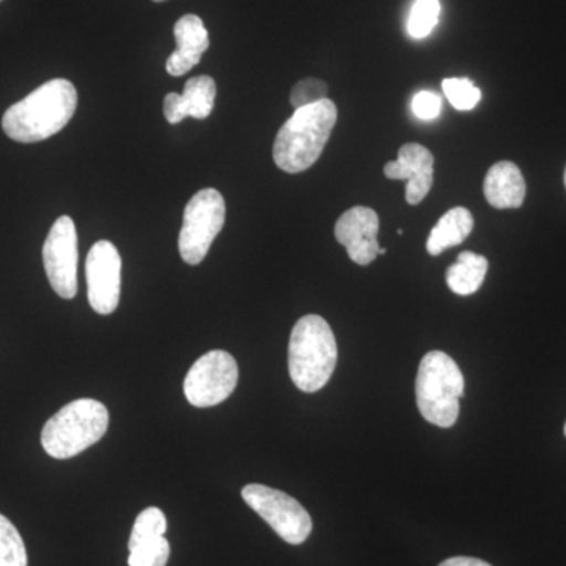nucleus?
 <instances>
[{"mask_svg":"<svg viewBox=\"0 0 566 566\" xmlns=\"http://www.w3.org/2000/svg\"><path fill=\"white\" fill-rule=\"evenodd\" d=\"M240 370L232 354L214 349L203 354L185 378L186 400L196 408H211L237 389Z\"/></svg>","mask_w":566,"mask_h":566,"instance_id":"nucleus-8","label":"nucleus"},{"mask_svg":"<svg viewBox=\"0 0 566 566\" xmlns=\"http://www.w3.org/2000/svg\"><path fill=\"white\" fill-rule=\"evenodd\" d=\"M379 255H386V249L379 248Z\"/></svg>","mask_w":566,"mask_h":566,"instance_id":"nucleus-26","label":"nucleus"},{"mask_svg":"<svg viewBox=\"0 0 566 566\" xmlns=\"http://www.w3.org/2000/svg\"><path fill=\"white\" fill-rule=\"evenodd\" d=\"M107 427L109 411L106 406L92 398H81L63 406L44 423L41 446L55 460H69L102 441Z\"/></svg>","mask_w":566,"mask_h":566,"instance_id":"nucleus-4","label":"nucleus"},{"mask_svg":"<svg viewBox=\"0 0 566 566\" xmlns=\"http://www.w3.org/2000/svg\"><path fill=\"white\" fill-rule=\"evenodd\" d=\"M87 296L93 311L111 315L117 311L122 292V256L111 241L92 245L85 262Z\"/></svg>","mask_w":566,"mask_h":566,"instance_id":"nucleus-10","label":"nucleus"},{"mask_svg":"<svg viewBox=\"0 0 566 566\" xmlns=\"http://www.w3.org/2000/svg\"><path fill=\"white\" fill-rule=\"evenodd\" d=\"M327 98V84L322 80H315V77H308L294 85L292 95H290V102L294 111L301 109V107L312 106L323 102Z\"/></svg>","mask_w":566,"mask_h":566,"instance_id":"nucleus-23","label":"nucleus"},{"mask_svg":"<svg viewBox=\"0 0 566 566\" xmlns=\"http://www.w3.org/2000/svg\"><path fill=\"white\" fill-rule=\"evenodd\" d=\"M0 566H28L24 539L3 515H0Z\"/></svg>","mask_w":566,"mask_h":566,"instance_id":"nucleus-19","label":"nucleus"},{"mask_svg":"<svg viewBox=\"0 0 566 566\" xmlns=\"http://www.w3.org/2000/svg\"><path fill=\"white\" fill-rule=\"evenodd\" d=\"M170 557V545L166 536L129 551V566H166Z\"/></svg>","mask_w":566,"mask_h":566,"instance_id":"nucleus-22","label":"nucleus"},{"mask_svg":"<svg viewBox=\"0 0 566 566\" xmlns=\"http://www.w3.org/2000/svg\"><path fill=\"white\" fill-rule=\"evenodd\" d=\"M439 566H493L475 557H450Z\"/></svg>","mask_w":566,"mask_h":566,"instance_id":"nucleus-25","label":"nucleus"},{"mask_svg":"<svg viewBox=\"0 0 566 566\" xmlns=\"http://www.w3.org/2000/svg\"><path fill=\"white\" fill-rule=\"evenodd\" d=\"M447 99L458 111H472L482 99V92L468 77H449L442 82Z\"/></svg>","mask_w":566,"mask_h":566,"instance_id":"nucleus-20","label":"nucleus"},{"mask_svg":"<svg viewBox=\"0 0 566 566\" xmlns=\"http://www.w3.org/2000/svg\"><path fill=\"white\" fill-rule=\"evenodd\" d=\"M474 229V216L465 208L457 207L447 211L428 234L427 251L438 256L449 248L464 243Z\"/></svg>","mask_w":566,"mask_h":566,"instance_id":"nucleus-16","label":"nucleus"},{"mask_svg":"<svg viewBox=\"0 0 566 566\" xmlns=\"http://www.w3.org/2000/svg\"><path fill=\"white\" fill-rule=\"evenodd\" d=\"M565 436H566V423H565Z\"/></svg>","mask_w":566,"mask_h":566,"instance_id":"nucleus-29","label":"nucleus"},{"mask_svg":"<svg viewBox=\"0 0 566 566\" xmlns=\"http://www.w3.org/2000/svg\"><path fill=\"white\" fill-rule=\"evenodd\" d=\"M526 180L515 163H495L488 170L483 193L486 202L495 210H515L526 199Z\"/></svg>","mask_w":566,"mask_h":566,"instance_id":"nucleus-15","label":"nucleus"},{"mask_svg":"<svg viewBox=\"0 0 566 566\" xmlns=\"http://www.w3.org/2000/svg\"><path fill=\"white\" fill-rule=\"evenodd\" d=\"M412 109H415L417 117L422 118V120H433L441 114L442 103L433 92L424 91L417 93L415 99H412Z\"/></svg>","mask_w":566,"mask_h":566,"instance_id":"nucleus-24","label":"nucleus"},{"mask_svg":"<svg viewBox=\"0 0 566 566\" xmlns=\"http://www.w3.org/2000/svg\"><path fill=\"white\" fill-rule=\"evenodd\" d=\"M338 349L329 323L319 315H305L292 331L289 370L294 386L314 394L329 382L337 365Z\"/></svg>","mask_w":566,"mask_h":566,"instance_id":"nucleus-3","label":"nucleus"},{"mask_svg":"<svg viewBox=\"0 0 566 566\" xmlns=\"http://www.w3.org/2000/svg\"><path fill=\"white\" fill-rule=\"evenodd\" d=\"M439 13H441L439 0H416L408 22L409 35L415 39H424L430 35L434 25L438 24Z\"/></svg>","mask_w":566,"mask_h":566,"instance_id":"nucleus-21","label":"nucleus"},{"mask_svg":"<svg viewBox=\"0 0 566 566\" xmlns=\"http://www.w3.org/2000/svg\"><path fill=\"white\" fill-rule=\"evenodd\" d=\"M216 82L210 76L191 77L185 84L181 95L169 93L164 99V115L170 125H177L185 118L203 120L214 109Z\"/></svg>","mask_w":566,"mask_h":566,"instance_id":"nucleus-14","label":"nucleus"},{"mask_svg":"<svg viewBox=\"0 0 566 566\" xmlns=\"http://www.w3.org/2000/svg\"><path fill=\"white\" fill-rule=\"evenodd\" d=\"M488 273V260L479 253L461 252L457 262L447 270L446 281L449 289L460 296L479 292Z\"/></svg>","mask_w":566,"mask_h":566,"instance_id":"nucleus-17","label":"nucleus"},{"mask_svg":"<svg viewBox=\"0 0 566 566\" xmlns=\"http://www.w3.org/2000/svg\"><path fill=\"white\" fill-rule=\"evenodd\" d=\"M337 115V106L327 98L294 111L275 137V166L286 174L311 169L329 142Z\"/></svg>","mask_w":566,"mask_h":566,"instance_id":"nucleus-2","label":"nucleus"},{"mask_svg":"<svg viewBox=\"0 0 566 566\" xmlns=\"http://www.w3.org/2000/svg\"><path fill=\"white\" fill-rule=\"evenodd\" d=\"M564 180H565V188H566V169H565V177H564Z\"/></svg>","mask_w":566,"mask_h":566,"instance_id":"nucleus-28","label":"nucleus"},{"mask_svg":"<svg viewBox=\"0 0 566 566\" xmlns=\"http://www.w3.org/2000/svg\"><path fill=\"white\" fill-rule=\"evenodd\" d=\"M0 2H2V0H0Z\"/></svg>","mask_w":566,"mask_h":566,"instance_id":"nucleus-30","label":"nucleus"},{"mask_svg":"<svg viewBox=\"0 0 566 566\" xmlns=\"http://www.w3.org/2000/svg\"><path fill=\"white\" fill-rule=\"evenodd\" d=\"M389 180H406V202L419 205L431 191L434 180L433 153L420 144H406L398 150L397 161L387 163Z\"/></svg>","mask_w":566,"mask_h":566,"instance_id":"nucleus-12","label":"nucleus"},{"mask_svg":"<svg viewBox=\"0 0 566 566\" xmlns=\"http://www.w3.org/2000/svg\"><path fill=\"white\" fill-rule=\"evenodd\" d=\"M166 531L167 520L163 510L156 509V506L145 509L144 512L136 517V523H134L132 536H129L128 543L129 551L161 538V536L166 534Z\"/></svg>","mask_w":566,"mask_h":566,"instance_id":"nucleus-18","label":"nucleus"},{"mask_svg":"<svg viewBox=\"0 0 566 566\" xmlns=\"http://www.w3.org/2000/svg\"><path fill=\"white\" fill-rule=\"evenodd\" d=\"M177 50L167 59L166 70L170 76H182L199 65L202 55L210 48V36L203 21L196 14H185L175 24Z\"/></svg>","mask_w":566,"mask_h":566,"instance_id":"nucleus-13","label":"nucleus"},{"mask_svg":"<svg viewBox=\"0 0 566 566\" xmlns=\"http://www.w3.org/2000/svg\"><path fill=\"white\" fill-rule=\"evenodd\" d=\"M76 107V87L66 80H52L7 109L3 133L21 144L50 139L69 125Z\"/></svg>","mask_w":566,"mask_h":566,"instance_id":"nucleus-1","label":"nucleus"},{"mask_svg":"<svg viewBox=\"0 0 566 566\" xmlns=\"http://www.w3.org/2000/svg\"><path fill=\"white\" fill-rule=\"evenodd\" d=\"M153 2H166V0H153Z\"/></svg>","mask_w":566,"mask_h":566,"instance_id":"nucleus-27","label":"nucleus"},{"mask_svg":"<svg viewBox=\"0 0 566 566\" xmlns=\"http://www.w3.org/2000/svg\"><path fill=\"white\" fill-rule=\"evenodd\" d=\"M378 233V212L367 207L345 211L335 223V240L359 266H368L379 255Z\"/></svg>","mask_w":566,"mask_h":566,"instance_id":"nucleus-11","label":"nucleus"},{"mask_svg":"<svg viewBox=\"0 0 566 566\" xmlns=\"http://www.w3.org/2000/svg\"><path fill=\"white\" fill-rule=\"evenodd\" d=\"M245 504L289 545H303L314 523L296 499L264 485H248L241 491Z\"/></svg>","mask_w":566,"mask_h":566,"instance_id":"nucleus-7","label":"nucleus"},{"mask_svg":"<svg viewBox=\"0 0 566 566\" xmlns=\"http://www.w3.org/2000/svg\"><path fill=\"white\" fill-rule=\"evenodd\" d=\"M464 376L449 354L430 352L420 360L416 379L417 408L436 427L450 428L460 416Z\"/></svg>","mask_w":566,"mask_h":566,"instance_id":"nucleus-5","label":"nucleus"},{"mask_svg":"<svg viewBox=\"0 0 566 566\" xmlns=\"http://www.w3.org/2000/svg\"><path fill=\"white\" fill-rule=\"evenodd\" d=\"M43 264L52 290L63 300H73L77 294V232L70 216L52 226L43 245Z\"/></svg>","mask_w":566,"mask_h":566,"instance_id":"nucleus-9","label":"nucleus"},{"mask_svg":"<svg viewBox=\"0 0 566 566\" xmlns=\"http://www.w3.org/2000/svg\"><path fill=\"white\" fill-rule=\"evenodd\" d=\"M226 223V200L216 189H202L189 200L182 216L178 249L186 263L200 264Z\"/></svg>","mask_w":566,"mask_h":566,"instance_id":"nucleus-6","label":"nucleus"}]
</instances>
